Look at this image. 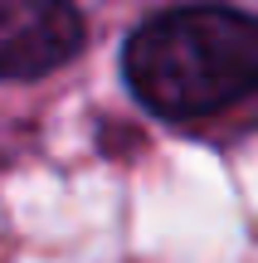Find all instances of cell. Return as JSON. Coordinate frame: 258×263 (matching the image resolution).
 <instances>
[{
	"instance_id": "cell-1",
	"label": "cell",
	"mask_w": 258,
	"mask_h": 263,
	"mask_svg": "<svg viewBox=\"0 0 258 263\" xmlns=\"http://www.w3.org/2000/svg\"><path fill=\"white\" fill-rule=\"evenodd\" d=\"M136 103L171 122L210 117L258 88V20L229 5H181L127 39Z\"/></svg>"
},
{
	"instance_id": "cell-2",
	"label": "cell",
	"mask_w": 258,
	"mask_h": 263,
	"mask_svg": "<svg viewBox=\"0 0 258 263\" xmlns=\"http://www.w3.org/2000/svg\"><path fill=\"white\" fill-rule=\"evenodd\" d=\"M83 49V15L68 0H0V83H29Z\"/></svg>"
}]
</instances>
